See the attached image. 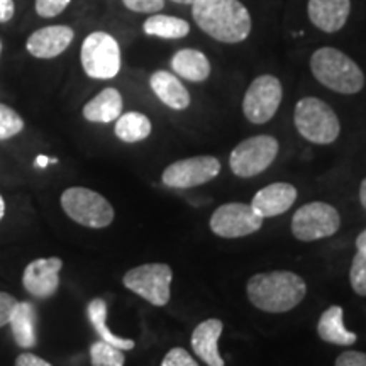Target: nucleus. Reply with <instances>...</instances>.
I'll use <instances>...</instances> for the list:
<instances>
[{
	"label": "nucleus",
	"instance_id": "1",
	"mask_svg": "<svg viewBox=\"0 0 366 366\" xmlns=\"http://www.w3.org/2000/svg\"><path fill=\"white\" fill-rule=\"evenodd\" d=\"M195 24L219 43L237 44L251 34V14L239 0H195L192 4Z\"/></svg>",
	"mask_w": 366,
	"mask_h": 366
},
{
	"label": "nucleus",
	"instance_id": "2",
	"mask_svg": "<svg viewBox=\"0 0 366 366\" xmlns=\"http://www.w3.org/2000/svg\"><path fill=\"white\" fill-rule=\"evenodd\" d=\"M246 294L256 309L283 314L295 309L307 294L304 278L294 272L256 273L248 280Z\"/></svg>",
	"mask_w": 366,
	"mask_h": 366
},
{
	"label": "nucleus",
	"instance_id": "3",
	"mask_svg": "<svg viewBox=\"0 0 366 366\" xmlns=\"http://www.w3.org/2000/svg\"><path fill=\"white\" fill-rule=\"evenodd\" d=\"M310 71L319 84L342 95H355L365 86V75L356 61L331 46L315 49L310 56Z\"/></svg>",
	"mask_w": 366,
	"mask_h": 366
},
{
	"label": "nucleus",
	"instance_id": "4",
	"mask_svg": "<svg viewBox=\"0 0 366 366\" xmlns=\"http://www.w3.org/2000/svg\"><path fill=\"white\" fill-rule=\"evenodd\" d=\"M294 124L299 134L314 144H331L340 137L341 122L324 100L304 97L295 105Z\"/></svg>",
	"mask_w": 366,
	"mask_h": 366
},
{
	"label": "nucleus",
	"instance_id": "5",
	"mask_svg": "<svg viewBox=\"0 0 366 366\" xmlns=\"http://www.w3.org/2000/svg\"><path fill=\"white\" fill-rule=\"evenodd\" d=\"M80 61L90 79L111 80L121 71V46L112 34L94 31L81 43Z\"/></svg>",
	"mask_w": 366,
	"mask_h": 366
},
{
	"label": "nucleus",
	"instance_id": "6",
	"mask_svg": "<svg viewBox=\"0 0 366 366\" xmlns=\"http://www.w3.org/2000/svg\"><path fill=\"white\" fill-rule=\"evenodd\" d=\"M61 207L71 221L90 229H104L114 221L111 202L85 187H71L63 192Z\"/></svg>",
	"mask_w": 366,
	"mask_h": 366
},
{
	"label": "nucleus",
	"instance_id": "7",
	"mask_svg": "<svg viewBox=\"0 0 366 366\" xmlns=\"http://www.w3.org/2000/svg\"><path fill=\"white\" fill-rule=\"evenodd\" d=\"M173 272L167 263H146L122 277V283L132 294L149 302L154 307H164L170 302Z\"/></svg>",
	"mask_w": 366,
	"mask_h": 366
},
{
	"label": "nucleus",
	"instance_id": "8",
	"mask_svg": "<svg viewBox=\"0 0 366 366\" xmlns=\"http://www.w3.org/2000/svg\"><path fill=\"white\" fill-rule=\"evenodd\" d=\"M278 154V141L273 136L259 134L241 141L229 157L231 172L239 178H253L263 173Z\"/></svg>",
	"mask_w": 366,
	"mask_h": 366
},
{
	"label": "nucleus",
	"instance_id": "9",
	"mask_svg": "<svg viewBox=\"0 0 366 366\" xmlns=\"http://www.w3.org/2000/svg\"><path fill=\"white\" fill-rule=\"evenodd\" d=\"M341 227V216L332 205L310 202L302 205L292 217V234L299 241L310 242L336 234Z\"/></svg>",
	"mask_w": 366,
	"mask_h": 366
},
{
	"label": "nucleus",
	"instance_id": "10",
	"mask_svg": "<svg viewBox=\"0 0 366 366\" xmlns=\"http://www.w3.org/2000/svg\"><path fill=\"white\" fill-rule=\"evenodd\" d=\"M282 99V81L273 75H259L246 90L242 99V112L251 124H267L277 114Z\"/></svg>",
	"mask_w": 366,
	"mask_h": 366
},
{
	"label": "nucleus",
	"instance_id": "11",
	"mask_svg": "<svg viewBox=\"0 0 366 366\" xmlns=\"http://www.w3.org/2000/svg\"><path fill=\"white\" fill-rule=\"evenodd\" d=\"M263 226V219L248 204L232 202L216 209L210 217V229L219 237H244L254 234Z\"/></svg>",
	"mask_w": 366,
	"mask_h": 366
},
{
	"label": "nucleus",
	"instance_id": "12",
	"mask_svg": "<svg viewBox=\"0 0 366 366\" xmlns=\"http://www.w3.org/2000/svg\"><path fill=\"white\" fill-rule=\"evenodd\" d=\"M221 173V163L214 157H194L168 164L162 180L170 189H194L214 180Z\"/></svg>",
	"mask_w": 366,
	"mask_h": 366
},
{
	"label": "nucleus",
	"instance_id": "13",
	"mask_svg": "<svg viewBox=\"0 0 366 366\" xmlns=\"http://www.w3.org/2000/svg\"><path fill=\"white\" fill-rule=\"evenodd\" d=\"M63 268L61 258H38L24 268L22 285L34 299H49L59 287V272Z\"/></svg>",
	"mask_w": 366,
	"mask_h": 366
},
{
	"label": "nucleus",
	"instance_id": "14",
	"mask_svg": "<svg viewBox=\"0 0 366 366\" xmlns=\"http://www.w3.org/2000/svg\"><path fill=\"white\" fill-rule=\"evenodd\" d=\"M75 39V31L70 26L54 24L34 31L26 41V49L38 59H53L66 51Z\"/></svg>",
	"mask_w": 366,
	"mask_h": 366
},
{
	"label": "nucleus",
	"instance_id": "15",
	"mask_svg": "<svg viewBox=\"0 0 366 366\" xmlns=\"http://www.w3.org/2000/svg\"><path fill=\"white\" fill-rule=\"evenodd\" d=\"M297 200V189L287 182H277L256 192L251 207L262 219L285 214Z\"/></svg>",
	"mask_w": 366,
	"mask_h": 366
},
{
	"label": "nucleus",
	"instance_id": "16",
	"mask_svg": "<svg viewBox=\"0 0 366 366\" xmlns=\"http://www.w3.org/2000/svg\"><path fill=\"white\" fill-rule=\"evenodd\" d=\"M351 0H309L307 16L312 26L322 33L341 31L350 19Z\"/></svg>",
	"mask_w": 366,
	"mask_h": 366
},
{
	"label": "nucleus",
	"instance_id": "17",
	"mask_svg": "<svg viewBox=\"0 0 366 366\" xmlns=\"http://www.w3.org/2000/svg\"><path fill=\"white\" fill-rule=\"evenodd\" d=\"M224 329L222 320L207 319L200 322L192 332V347L194 353L199 356L204 363L209 366H224V360L219 353V337H221Z\"/></svg>",
	"mask_w": 366,
	"mask_h": 366
},
{
	"label": "nucleus",
	"instance_id": "18",
	"mask_svg": "<svg viewBox=\"0 0 366 366\" xmlns=\"http://www.w3.org/2000/svg\"><path fill=\"white\" fill-rule=\"evenodd\" d=\"M151 90L154 95L173 111H185L190 105V94L180 79L167 70H158L149 79Z\"/></svg>",
	"mask_w": 366,
	"mask_h": 366
},
{
	"label": "nucleus",
	"instance_id": "19",
	"mask_svg": "<svg viewBox=\"0 0 366 366\" xmlns=\"http://www.w3.org/2000/svg\"><path fill=\"white\" fill-rule=\"evenodd\" d=\"M122 109H124V102H122L121 92L114 86H107L84 105L81 114L89 122L109 124V122L117 121Z\"/></svg>",
	"mask_w": 366,
	"mask_h": 366
},
{
	"label": "nucleus",
	"instance_id": "20",
	"mask_svg": "<svg viewBox=\"0 0 366 366\" xmlns=\"http://www.w3.org/2000/svg\"><path fill=\"white\" fill-rule=\"evenodd\" d=\"M172 70L183 80L200 84L210 76V61L207 54L194 48H183L172 56Z\"/></svg>",
	"mask_w": 366,
	"mask_h": 366
},
{
	"label": "nucleus",
	"instance_id": "21",
	"mask_svg": "<svg viewBox=\"0 0 366 366\" xmlns=\"http://www.w3.org/2000/svg\"><path fill=\"white\" fill-rule=\"evenodd\" d=\"M345 310L340 305H332L324 310L317 322V334L322 341L336 346H351L358 341L355 332L347 331L345 326Z\"/></svg>",
	"mask_w": 366,
	"mask_h": 366
},
{
	"label": "nucleus",
	"instance_id": "22",
	"mask_svg": "<svg viewBox=\"0 0 366 366\" xmlns=\"http://www.w3.org/2000/svg\"><path fill=\"white\" fill-rule=\"evenodd\" d=\"M12 336L17 346L29 350L38 345V332H36V324H38V310L31 302H17L16 309L11 317Z\"/></svg>",
	"mask_w": 366,
	"mask_h": 366
},
{
	"label": "nucleus",
	"instance_id": "23",
	"mask_svg": "<svg viewBox=\"0 0 366 366\" xmlns=\"http://www.w3.org/2000/svg\"><path fill=\"white\" fill-rule=\"evenodd\" d=\"M86 314H89V320L92 327L95 329V332L99 334V337L109 345L119 347L122 351H131L134 350L136 342L132 340H126V337L116 336L107 326V304L102 299H94L86 307Z\"/></svg>",
	"mask_w": 366,
	"mask_h": 366
},
{
	"label": "nucleus",
	"instance_id": "24",
	"mask_svg": "<svg viewBox=\"0 0 366 366\" xmlns=\"http://www.w3.org/2000/svg\"><path fill=\"white\" fill-rule=\"evenodd\" d=\"M144 34L162 39H183L190 33V24L182 17L153 14L143 24Z\"/></svg>",
	"mask_w": 366,
	"mask_h": 366
},
{
	"label": "nucleus",
	"instance_id": "25",
	"mask_svg": "<svg viewBox=\"0 0 366 366\" xmlns=\"http://www.w3.org/2000/svg\"><path fill=\"white\" fill-rule=\"evenodd\" d=\"M151 129L153 126L148 116L141 112H126L117 117L114 132L124 143H139L151 134Z\"/></svg>",
	"mask_w": 366,
	"mask_h": 366
},
{
	"label": "nucleus",
	"instance_id": "26",
	"mask_svg": "<svg viewBox=\"0 0 366 366\" xmlns=\"http://www.w3.org/2000/svg\"><path fill=\"white\" fill-rule=\"evenodd\" d=\"M90 363L92 366H124L126 356L122 350L100 340L90 346Z\"/></svg>",
	"mask_w": 366,
	"mask_h": 366
},
{
	"label": "nucleus",
	"instance_id": "27",
	"mask_svg": "<svg viewBox=\"0 0 366 366\" xmlns=\"http://www.w3.org/2000/svg\"><path fill=\"white\" fill-rule=\"evenodd\" d=\"M24 129L22 117L6 104H0V141H7Z\"/></svg>",
	"mask_w": 366,
	"mask_h": 366
},
{
	"label": "nucleus",
	"instance_id": "28",
	"mask_svg": "<svg viewBox=\"0 0 366 366\" xmlns=\"http://www.w3.org/2000/svg\"><path fill=\"white\" fill-rule=\"evenodd\" d=\"M350 280L355 294L360 297H366V253L365 251H356L353 264L350 269Z\"/></svg>",
	"mask_w": 366,
	"mask_h": 366
},
{
	"label": "nucleus",
	"instance_id": "29",
	"mask_svg": "<svg viewBox=\"0 0 366 366\" xmlns=\"http://www.w3.org/2000/svg\"><path fill=\"white\" fill-rule=\"evenodd\" d=\"M70 2L71 0H36V14L44 19H51V17H56L65 11L70 6Z\"/></svg>",
	"mask_w": 366,
	"mask_h": 366
},
{
	"label": "nucleus",
	"instance_id": "30",
	"mask_svg": "<svg viewBox=\"0 0 366 366\" xmlns=\"http://www.w3.org/2000/svg\"><path fill=\"white\" fill-rule=\"evenodd\" d=\"M162 366H199L192 355L183 347H173L164 355Z\"/></svg>",
	"mask_w": 366,
	"mask_h": 366
},
{
	"label": "nucleus",
	"instance_id": "31",
	"mask_svg": "<svg viewBox=\"0 0 366 366\" xmlns=\"http://www.w3.org/2000/svg\"><path fill=\"white\" fill-rule=\"evenodd\" d=\"M126 9L139 14H157L163 11L164 0H122Z\"/></svg>",
	"mask_w": 366,
	"mask_h": 366
},
{
	"label": "nucleus",
	"instance_id": "32",
	"mask_svg": "<svg viewBox=\"0 0 366 366\" xmlns=\"http://www.w3.org/2000/svg\"><path fill=\"white\" fill-rule=\"evenodd\" d=\"M16 297L7 294V292H0V327L7 326L11 322V317L14 314V309L17 305Z\"/></svg>",
	"mask_w": 366,
	"mask_h": 366
},
{
	"label": "nucleus",
	"instance_id": "33",
	"mask_svg": "<svg viewBox=\"0 0 366 366\" xmlns=\"http://www.w3.org/2000/svg\"><path fill=\"white\" fill-rule=\"evenodd\" d=\"M336 366H366V355L360 351H346L337 356Z\"/></svg>",
	"mask_w": 366,
	"mask_h": 366
},
{
	"label": "nucleus",
	"instance_id": "34",
	"mask_svg": "<svg viewBox=\"0 0 366 366\" xmlns=\"http://www.w3.org/2000/svg\"><path fill=\"white\" fill-rule=\"evenodd\" d=\"M16 366H53V365L48 363V361L43 360L38 355L22 353V355L17 356Z\"/></svg>",
	"mask_w": 366,
	"mask_h": 366
},
{
	"label": "nucleus",
	"instance_id": "35",
	"mask_svg": "<svg viewBox=\"0 0 366 366\" xmlns=\"http://www.w3.org/2000/svg\"><path fill=\"white\" fill-rule=\"evenodd\" d=\"M16 14V4L14 0H0V24H6Z\"/></svg>",
	"mask_w": 366,
	"mask_h": 366
},
{
	"label": "nucleus",
	"instance_id": "36",
	"mask_svg": "<svg viewBox=\"0 0 366 366\" xmlns=\"http://www.w3.org/2000/svg\"><path fill=\"white\" fill-rule=\"evenodd\" d=\"M56 162H58V159L48 158V157H44V154H41V157L36 158V167L46 168V164H48V163H56Z\"/></svg>",
	"mask_w": 366,
	"mask_h": 366
},
{
	"label": "nucleus",
	"instance_id": "37",
	"mask_svg": "<svg viewBox=\"0 0 366 366\" xmlns=\"http://www.w3.org/2000/svg\"><path fill=\"white\" fill-rule=\"evenodd\" d=\"M356 248H358L360 251H365L366 253V229L361 234L356 237Z\"/></svg>",
	"mask_w": 366,
	"mask_h": 366
},
{
	"label": "nucleus",
	"instance_id": "38",
	"mask_svg": "<svg viewBox=\"0 0 366 366\" xmlns=\"http://www.w3.org/2000/svg\"><path fill=\"white\" fill-rule=\"evenodd\" d=\"M360 202L366 209V178L361 182V185H360Z\"/></svg>",
	"mask_w": 366,
	"mask_h": 366
},
{
	"label": "nucleus",
	"instance_id": "39",
	"mask_svg": "<svg viewBox=\"0 0 366 366\" xmlns=\"http://www.w3.org/2000/svg\"><path fill=\"white\" fill-rule=\"evenodd\" d=\"M4 216H6V200H4L2 194H0V222H2Z\"/></svg>",
	"mask_w": 366,
	"mask_h": 366
},
{
	"label": "nucleus",
	"instance_id": "40",
	"mask_svg": "<svg viewBox=\"0 0 366 366\" xmlns=\"http://www.w3.org/2000/svg\"><path fill=\"white\" fill-rule=\"evenodd\" d=\"M172 2H175V4H183V6H192V4H194L195 0H172Z\"/></svg>",
	"mask_w": 366,
	"mask_h": 366
},
{
	"label": "nucleus",
	"instance_id": "41",
	"mask_svg": "<svg viewBox=\"0 0 366 366\" xmlns=\"http://www.w3.org/2000/svg\"><path fill=\"white\" fill-rule=\"evenodd\" d=\"M2 48H4V46H2V41H0V56H2Z\"/></svg>",
	"mask_w": 366,
	"mask_h": 366
}]
</instances>
